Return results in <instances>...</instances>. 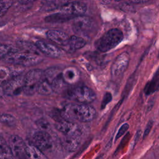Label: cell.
I'll return each mask as SVG.
<instances>
[{
	"label": "cell",
	"mask_w": 159,
	"mask_h": 159,
	"mask_svg": "<svg viewBox=\"0 0 159 159\" xmlns=\"http://www.w3.org/2000/svg\"><path fill=\"white\" fill-rule=\"evenodd\" d=\"M61 116L66 119H75L81 122H89L96 116L95 109L84 104H68L61 110Z\"/></svg>",
	"instance_id": "1"
},
{
	"label": "cell",
	"mask_w": 159,
	"mask_h": 159,
	"mask_svg": "<svg viewBox=\"0 0 159 159\" xmlns=\"http://www.w3.org/2000/svg\"><path fill=\"white\" fill-rule=\"evenodd\" d=\"M2 60L6 63L13 65L30 66L40 63L42 58L35 53L17 51L9 53Z\"/></svg>",
	"instance_id": "2"
},
{
	"label": "cell",
	"mask_w": 159,
	"mask_h": 159,
	"mask_svg": "<svg viewBox=\"0 0 159 159\" xmlns=\"http://www.w3.org/2000/svg\"><path fill=\"white\" fill-rule=\"evenodd\" d=\"M122 32L117 28L109 30L98 41L97 48L101 52H106L116 47L123 40Z\"/></svg>",
	"instance_id": "3"
},
{
	"label": "cell",
	"mask_w": 159,
	"mask_h": 159,
	"mask_svg": "<svg viewBox=\"0 0 159 159\" xmlns=\"http://www.w3.org/2000/svg\"><path fill=\"white\" fill-rule=\"evenodd\" d=\"M43 78V71L34 69L24 76L23 93L26 95H33L37 93L38 86Z\"/></svg>",
	"instance_id": "4"
},
{
	"label": "cell",
	"mask_w": 159,
	"mask_h": 159,
	"mask_svg": "<svg viewBox=\"0 0 159 159\" xmlns=\"http://www.w3.org/2000/svg\"><path fill=\"white\" fill-rule=\"evenodd\" d=\"M68 94L71 99L84 104H88L93 102L96 97L94 91L85 86L76 87L70 90Z\"/></svg>",
	"instance_id": "5"
},
{
	"label": "cell",
	"mask_w": 159,
	"mask_h": 159,
	"mask_svg": "<svg viewBox=\"0 0 159 159\" xmlns=\"http://www.w3.org/2000/svg\"><path fill=\"white\" fill-rule=\"evenodd\" d=\"M72 27L74 32L79 37H88L94 29V22L91 18L83 15L73 19Z\"/></svg>",
	"instance_id": "6"
},
{
	"label": "cell",
	"mask_w": 159,
	"mask_h": 159,
	"mask_svg": "<svg viewBox=\"0 0 159 159\" xmlns=\"http://www.w3.org/2000/svg\"><path fill=\"white\" fill-rule=\"evenodd\" d=\"M33 145L43 153L51 152L54 148V141L52 136L45 131L35 132L32 136Z\"/></svg>",
	"instance_id": "7"
},
{
	"label": "cell",
	"mask_w": 159,
	"mask_h": 159,
	"mask_svg": "<svg viewBox=\"0 0 159 159\" xmlns=\"http://www.w3.org/2000/svg\"><path fill=\"white\" fill-rule=\"evenodd\" d=\"M129 63V55L127 52H122L113 61L111 68L112 79L116 80L122 75L127 70Z\"/></svg>",
	"instance_id": "8"
},
{
	"label": "cell",
	"mask_w": 159,
	"mask_h": 159,
	"mask_svg": "<svg viewBox=\"0 0 159 159\" xmlns=\"http://www.w3.org/2000/svg\"><path fill=\"white\" fill-rule=\"evenodd\" d=\"M9 145L11 150L13 159H27L25 153L26 143L17 135H12L9 139Z\"/></svg>",
	"instance_id": "9"
},
{
	"label": "cell",
	"mask_w": 159,
	"mask_h": 159,
	"mask_svg": "<svg viewBox=\"0 0 159 159\" xmlns=\"http://www.w3.org/2000/svg\"><path fill=\"white\" fill-rule=\"evenodd\" d=\"M57 129L65 136L81 137L83 130L78 124L67 120H61L56 124Z\"/></svg>",
	"instance_id": "10"
},
{
	"label": "cell",
	"mask_w": 159,
	"mask_h": 159,
	"mask_svg": "<svg viewBox=\"0 0 159 159\" xmlns=\"http://www.w3.org/2000/svg\"><path fill=\"white\" fill-rule=\"evenodd\" d=\"M87 10L86 4L81 1L66 2L60 7V12L78 17L83 16Z\"/></svg>",
	"instance_id": "11"
},
{
	"label": "cell",
	"mask_w": 159,
	"mask_h": 159,
	"mask_svg": "<svg viewBox=\"0 0 159 159\" xmlns=\"http://www.w3.org/2000/svg\"><path fill=\"white\" fill-rule=\"evenodd\" d=\"M24 76L18 75L9 80L2 87L4 94L13 96L20 94L23 91Z\"/></svg>",
	"instance_id": "12"
},
{
	"label": "cell",
	"mask_w": 159,
	"mask_h": 159,
	"mask_svg": "<svg viewBox=\"0 0 159 159\" xmlns=\"http://www.w3.org/2000/svg\"><path fill=\"white\" fill-rule=\"evenodd\" d=\"M35 45L40 52L51 58H58L62 54L61 50L57 46L42 40H37Z\"/></svg>",
	"instance_id": "13"
},
{
	"label": "cell",
	"mask_w": 159,
	"mask_h": 159,
	"mask_svg": "<svg viewBox=\"0 0 159 159\" xmlns=\"http://www.w3.org/2000/svg\"><path fill=\"white\" fill-rule=\"evenodd\" d=\"M47 37L50 41L60 46H68L70 37L66 33L61 30L54 29L49 30L47 32Z\"/></svg>",
	"instance_id": "14"
},
{
	"label": "cell",
	"mask_w": 159,
	"mask_h": 159,
	"mask_svg": "<svg viewBox=\"0 0 159 159\" xmlns=\"http://www.w3.org/2000/svg\"><path fill=\"white\" fill-rule=\"evenodd\" d=\"M61 77L66 84H73L78 81L80 72L75 67L68 66L61 71Z\"/></svg>",
	"instance_id": "15"
},
{
	"label": "cell",
	"mask_w": 159,
	"mask_h": 159,
	"mask_svg": "<svg viewBox=\"0 0 159 159\" xmlns=\"http://www.w3.org/2000/svg\"><path fill=\"white\" fill-rule=\"evenodd\" d=\"M75 17L70 14L61 12L52 14L45 17V21L48 23H63L73 19Z\"/></svg>",
	"instance_id": "16"
},
{
	"label": "cell",
	"mask_w": 159,
	"mask_h": 159,
	"mask_svg": "<svg viewBox=\"0 0 159 159\" xmlns=\"http://www.w3.org/2000/svg\"><path fill=\"white\" fill-rule=\"evenodd\" d=\"M81 137H68L65 136L62 142L64 148L68 152H74L80 146Z\"/></svg>",
	"instance_id": "17"
},
{
	"label": "cell",
	"mask_w": 159,
	"mask_h": 159,
	"mask_svg": "<svg viewBox=\"0 0 159 159\" xmlns=\"http://www.w3.org/2000/svg\"><path fill=\"white\" fill-rule=\"evenodd\" d=\"M25 153L27 159H47L45 153L33 144H27Z\"/></svg>",
	"instance_id": "18"
},
{
	"label": "cell",
	"mask_w": 159,
	"mask_h": 159,
	"mask_svg": "<svg viewBox=\"0 0 159 159\" xmlns=\"http://www.w3.org/2000/svg\"><path fill=\"white\" fill-rule=\"evenodd\" d=\"M0 159H13L9 143L1 136H0Z\"/></svg>",
	"instance_id": "19"
},
{
	"label": "cell",
	"mask_w": 159,
	"mask_h": 159,
	"mask_svg": "<svg viewBox=\"0 0 159 159\" xmlns=\"http://www.w3.org/2000/svg\"><path fill=\"white\" fill-rule=\"evenodd\" d=\"M50 85H51L53 92L59 93L63 91L65 89V87L67 84L64 82L61 77V73L59 75H58L56 78H55L51 81Z\"/></svg>",
	"instance_id": "20"
},
{
	"label": "cell",
	"mask_w": 159,
	"mask_h": 159,
	"mask_svg": "<svg viewBox=\"0 0 159 159\" xmlns=\"http://www.w3.org/2000/svg\"><path fill=\"white\" fill-rule=\"evenodd\" d=\"M86 42L84 38L78 35H72L70 37L68 46L71 50H78L86 45Z\"/></svg>",
	"instance_id": "21"
},
{
	"label": "cell",
	"mask_w": 159,
	"mask_h": 159,
	"mask_svg": "<svg viewBox=\"0 0 159 159\" xmlns=\"http://www.w3.org/2000/svg\"><path fill=\"white\" fill-rule=\"evenodd\" d=\"M37 93L42 95H48L53 93L50 84L44 78V77L38 86Z\"/></svg>",
	"instance_id": "22"
},
{
	"label": "cell",
	"mask_w": 159,
	"mask_h": 159,
	"mask_svg": "<svg viewBox=\"0 0 159 159\" xmlns=\"http://www.w3.org/2000/svg\"><path fill=\"white\" fill-rule=\"evenodd\" d=\"M157 73L155 75L154 78L152 79L151 81H150L145 86L144 91L147 95L153 93H154L155 91L157 90L158 87V74Z\"/></svg>",
	"instance_id": "23"
},
{
	"label": "cell",
	"mask_w": 159,
	"mask_h": 159,
	"mask_svg": "<svg viewBox=\"0 0 159 159\" xmlns=\"http://www.w3.org/2000/svg\"><path fill=\"white\" fill-rule=\"evenodd\" d=\"M0 122L7 126L12 127L16 125V119L9 114H2L0 115Z\"/></svg>",
	"instance_id": "24"
},
{
	"label": "cell",
	"mask_w": 159,
	"mask_h": 159,
	"mask_svg": "<svg viewBox=\"0 0 159 159\" xmlns=\"http://www.w3.org/2000/svg\"><path fill=\"white\" fill-rule=\"evenodd\" d=\"M16 48L10 46V45H0V59H3L9 53L17 52Z\"/></svg>",
	"instance_id": "25"
},
{
	"label": "cell",
	"mask_w": 159,
	"mask_h": 159,
	"mask_svg": "<svg viewBox=\"0 0 159 159\" xmlns=\"http://www.w3.org/2000/svg\"><path fill=\"white\" fill-rule=\"evenodd\" d=\"M62 1H48L44 3L43 5V9L44 11H52L58 7H60L63 4H61ZM65 4V3H64Z\"/></svg>",
	"instance_id": "26"
},
{
	"label": "cell",
	"mask_w": 159,
	"mask_h": 159,
	"mask_svg": "<svg viewBox=\"0 0 159 159\" xmlns=\"http://www.w3.org/2000/svg\"><path fill=\"white\" fill-rule=\"evenodd\" d=\"M11 1H0V17L4 16L12 5Z\"/></svg>",
	"instance_id": "27"
},
{
	"label": "cell",
	"mask_w": 159,
	"mask_h": 159,
	"mask_svg": "<svg viewBox=\"0 0 159 159\" xmlns=\"http://www.w3.org/2000/svg\"><path fill=\"white\" fill-rule=\"evenodd\" d=\"M112 100V95L110 93L107 92L105 93V94L103 96L102 102H101V109H103L104 108H105V107L106 106V105L110 102Z\"/></svg>",
	"instance_id": "28"
},
{
	"label": "cell",
	"mask_w": 159,
	"mask_h": 159,
	"mask_svg": "<svg viewBox=\"0 0 159 159\" xmlns=\"http://www.w3.org/2000/svg\"><path fill=\"white\" fill-rule=\"evenodd\" d=\"M129 127V125L127 123H125L123 125H121V127L119 128L116 135V137H115V140H117L118 139H119L120 137H122L125 132L126 131L128 130Z\"/></svg>",
	"instance_id": "29"
},
{
	"label": "cell",
	"mask_w": 159,
	"mask_h": 159,
	"mask_svg": "<svg viewBox=\"0 0 159 159\" xmlns=\"http://www.w3.org/2000/svg\"><path fill=\"white\" fill-rule=\"evenodd\" d=\"M37 125L39 126V128H40L43 131L47 132V130L50 128V124L45 119H40L39 120L37 121Z\"/></svg>",
	"instance_id": "30"
},
{
	"label": "cell",
	"mask_w": 159,
	"mask_h": 159,
	"mask_svg": "<svg viewBox=\"0 0 159 159\" xmlns=\"http://www.w3.org/2000/svg\"><path fill=\"white\" fill-rule=\"evenodd\" d=\"M153 120H149L147 126H146V128H145V132H144V134H143V138L146 137L148 134H149L152 126H153Z\"/></svg>",
	"instance_id": "31"
},
{
	"label": "cell",
	"mask_w": 159,
	"mask_h": 159,
	"mask_svg": "<svg viewBox=\"0 0 159 159\" xmlns=\"http://www.w3.org/2000/svg\"><path fill=\"white\" fill-rule=\"evenodd\" d=\"M147 2L148 1H130V2L134 3V4H140V3H145Z\"/></svg>",
	"instance_id": "32"
},
{
	"label": "cell",
	"mask_w": 159,
	"mask_h": 159,
	"mask_svg": "<svg viewBox=\"0 0 159 159\" xmlns=\"http://www.w3.org/2000/svg\"><path fill=\"white\" fill-rule=\"evenodd\" d=\"M4 94V93L3 88H2V87L0 86V98H1Z\"/></svg>",
	"instance_id": "33"
}]
</instances>
